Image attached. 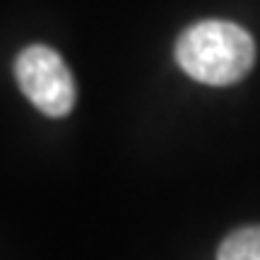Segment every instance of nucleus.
<instances>
[{"mask_svg": "<svg viewBox=\"0 0 260 260\" xmlns=\"http://www.w3.org/2000/svg\"><path fill=\"white\" fill-rule=\"evenodd\" d=\"M176 63L203 84L241 82L255 63V44L243 27L224 19H203L176 41Z\"/></svg>", "mask_w": 260, "mask_h": 260, "instance_id": "f257e3e1", "label": "nucleus"}, {"mask_svg": "<svg viewBox=\"0 0 260 260\" xmlns=\"http://www.w3.org/2000/svg\"><path fill=\"white\" fill-rule=\"evenodd\" d=\"M15 77L19 89L41 113L63 118L75 106V80L68 65L53 48L34 44L15 60Z\"/></svg>", "mask_w": 260, "mask_h": 260, "instance_id": "f03ea898", "label": "nucleus"}, {"mask_svg": "<svg viewBox=\"0 0 260 260\" xmlns=\"http://www.w3.org/2000/svg\"><path fill=\"white\" fill-rule=\"evenodd\" d=\"M217 260H260V226L232 232L219 246Z\"/></svg>", "mask_w": 260, "mask_h": 260, "instance_id": "7ed1b4c3", "label": "nucleus"}]
</instances>
